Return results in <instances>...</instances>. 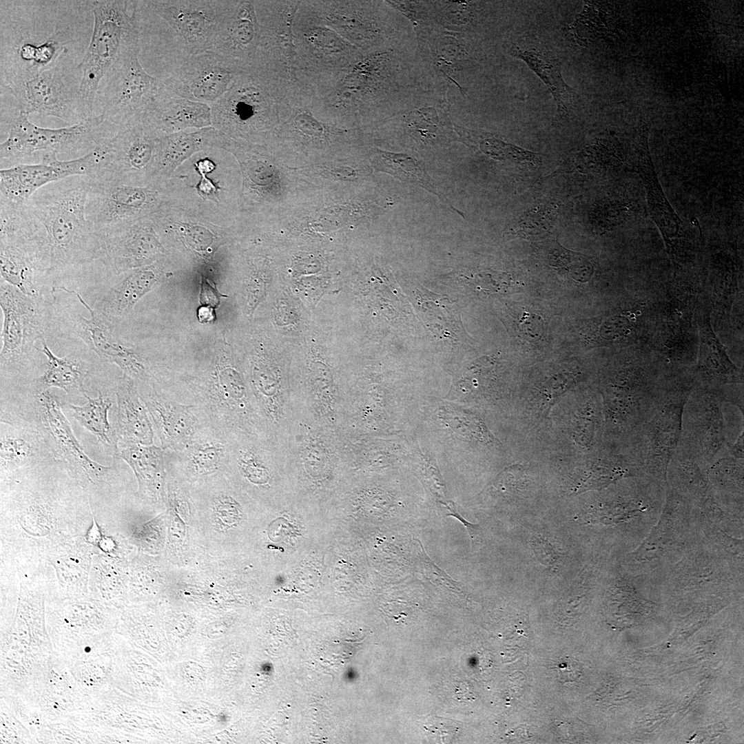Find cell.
<instances>
[{"label":"cell","instance_id":"44dd1931","mask_svg":"<svg viewBox=\"0 0 744 744\" xmlns=\"http://www.w3.org/2000/svg\"><path fill=\"white\" fill-rule=\"evenodd\" d=\"M227 458V434L211 426L203 430L182 450L165 451L168 469L192 479L225 473Z\"/></svg>","mask_w":744,"mask_h":744},{"label":"cell","instance_id":"d4e9b609","mask_svg":"<svg viewBox=\"0 0 744 744\" xmlns=\"http://www.w3.org/2000/svg\"><path fill=\"white\" fill-rule=\"evenodd\" d=\"M61 659L68 666L89 706L110 692L113 676L110 637Z\"/></svg>","mask_w":744,"mask_h":744},{"label":"cell","instance_id":"f35d334b","mask_svg":"<svg viewBox=\"0 0 744 744\" xmlns=\"http://www.w3.org/2000/svg\"><path fill=\"white\" fill-rule=\"evenodd\" d=\"M209 503L214 517L228 526L236 524L242 517L241 504L229 490L216 489L210 495Z\"/></svg>","mask_w":744,"mask_h":744},{"label":"cell","instance_id":"7402d4cb","mask_svg":"<svg viewBox=\"0 0 744 744\" xmlns=\"http://www.w3.org/2000/svg\"><path fill=\"white\" fill-rule=\"evenodd\" d=\"M509 54L524 61L543 81L555 101L559 116L574 115L579 97L576 91L564 80L561 63L543 43L528 37L511 43Z\"/></svg>","mask_w":744,"mask_h":744},{"label":"cell","instance_id":"60d3db41","mask_svg":"<svg viewBox=\"0 0 744 744\" xmlns=\"http://www.w3.org/2000/svg\"><path fill=\"white\" fill-rule=\"evenodd\" d=\"M601 327V336L607 340H614L623 336L629 330L630 323L624 316H614L605 322Z\"/></svg>","mask_w":744,"mask_h":744},{"label":"cell","instance_id":"f1b7e54d","mask_svg":"<svg viewBox=\"0 0 744 744\" xmlns=\"http://www.w3.org/2000/svg\"><path fill=\"white\" fill-rule=\"evenodd\" d=\"M635 172L643 184L649 214L660 230L670 255L674 258L687 238L686 225L668 202L648 154H641Z\"/></svg>","mask_w":744,"mask_h":744},{"label":"cell","instance_id":"30bf717a","mask_svg":"<svg viewBox=\"0 0 744 744\" xmlns=\"http://www.w3.org/2000/svg\"><path fill=\"white\" fill-rule=\"evenodd\" d=\"M690 381L673 382L651 417L630 442L626 451L642 472L666 475L681 437L685 404L692 391Z\"/></svg>","mask_w":744,"mask_h":744},{"label":"cell","instance_id":"d6986e66","mask_svg":"<svg viewBox=\"0 0 744 744\" xmlns=\"http://www.w3.org/2000/svg\"><path fill=\"white\" fill-rule=\"evenodd\" d=\"M89 178L85 214L102 231L125 222L147 209L152 202L149 190L125 185L121 179L106 174Z\"/></svg>","mask_w":744,"mask_h":744},{"label":"cell","instance_id":"6da1fadb","mask_svg":"<svg viewBox=\"0 0 744 744\" xmlns=\"http://www.w3.org/2000/svg\"><path fill=\"white\" fill-rule=\"evenodd\" d=\"M89 187L85 176L50 183L21 206L0 209V231L21 236L47 276L100 261L105 236L86 217Z\"/></svg>","mask_w":744,"mask_h":744},{"label":"cell","instance_id":"d590c367","mask_svg":"<svg viewBox=\"0 0 744 744\" xmlns=\"http://www.w3.org/2000/svg\"><path fill=\"white\" fill-rule=\"evenodd\" d=\"M374 163V167L378 171L389 173L402 180L417 183L440 196L425 170L409 156L378 150V157Z\"/></svg>","mask_w":744,"mask_h":744},{"label":"cell","instance_id":"4dcf8cb0","mask_svg":"<svg viewBox=\"0 0 744 744\" xmlns=\"http://www.w3.org/2000/svg\"><path fill=\"white\" fill-rule=\"evenodd\" d=\"M143 118L156 130L203 127L211 123V108L184 99L156 97Z\"/></svg>","mask_w":744,"mask_h":744},{"label":"cell","instance_id":"d6a6232c","mask_svg":"<svg viewBox=\"0 0 744 744\" xmlns=\"http://www.w3.org/2000/svg\"><path fill=\"white\" fill-rule=\"evenodd\" d=\"M46 446L39 431L1 423L0 460L1 471L18 468L45 457Z\"/></svg>","mask_w":744,"mask_h":744},{"label":"cell","instance_id":"2e32d148","mask_svg":"<svg viewBox=\"0 0 744 744\" xmlns=\"http://www.w3.org/2000/svg\"><path fill=\"white\" fill-rule=\"evenodd\" d=\"M58 289L74 294L90 312L89 318L77 313L72 314L70 324L73 332L92 351L103 361L116 364L123 375L134 380L137 386L148 385L154 382L156 372L142 353L118 342L112 335V330L99 320L79 293L64 287H58Z\"/></svg>","mask_w":744,"mask_h":744},{"label":"cell","instance_id":"ee69618b","mask_svg":"<svg viewBox=\"0 0 744 744\" xmlns=\"http://www.w3.org/2000/svg\"><path fill=\"white\" fill-rule=\"evenodd\" d=\"M214 308L209 306H203L198 311V317L201 322H209L212 321L214 318Z\"/></svg>","mask_w":744,"mask_h":744},{"label":"cell","instance_id":"e575fe53","mask_svg":"<svg viewBox=\"0 0 744 744\" xmlns=\"http://www.w3.org/2000/svg\"><path fill=\"white\" fill-rule=\"evenodd\" d=\"M83 395L87 399L85 404L80 406L67 404L66 408L81 426L94 435L101 444L118 454L117 437L108 417L112 406L111 398L101 391L96 397H90L85 393Z\"/></svg>","mask_w":744,"mask_h":744},{"label":"cell","instance_id":"7bdbcfd3","mask_svg":"<svg viewBox=\"0 0 744 744\" xmlns=\"http://www.w3.org/2000/svg\"><path fill=\"white\" fill-rule=\"evenodd\" d=\"M201 286V303L205 304V306H209L214 308V307L216 306L219 302L218 292L208 282V281L205 282L203 280Z\"/></svg>","mask_w":744,"mask_h":744},{"label":"cell","instance_id":"9a60e30c","mask_svg":"<svg viewBox=\"0 0 744 744\" xmlns=\"http://www.w3.org/2000/svg\"><path fill=\"white\" fill-rule=\"evenodd\" d=\"M41 435L54 459L64 463L82 482H105L111 467L92 459L76 439L58 397L48 390L36 395Z\"/></svg>","mask_w":744,"mask_h":744},{"label":"cell","instance_id":"4fadbf2b","mask_svg":"<svg viewBox=\"0 0 744 744\" xmlns=\"http://www.w3.org/2000/svg\"><path fill=\"white\" fill-rule=\"evenodd\" d=\"M244 71L238 63L207 51L192 56L162 80L157 97L184 99L211 107Z\"/></svg>","mask_w":744,"mask_h":744},{"label":"cell","instance_id":"7c38bea8","mask_svg":"<svg viewBox=\"0 0 744 744\" xmlns=\"http://www.w3.org/2000/svg\"><path fill=\"white\" fill-rule=\"evenodd\" d=\"M101 154L94 149L73 160L60 161L57 154L42 156L40 163H19L0 171V207L16 209L41 187L75 176H92L101 164Z\"/></svg>","mask_w":744,"mask_h":744},{"label":"cell","instance_id":"8fae6325","mask_svg":"<svg viewBox=\"0 0 744 744\" xmlns=\"http://www.w3.org/2000/svg\"><path fill=\"white\" fill-rule=\"evenodd\" d=\"M725 402L717 389L699 386L685 404L678 448L705 468L727 445Z\"/></svg>","mask_w":744,"mask_h":744},{"label":"cell","instance_id":"ac0fdd59","mask_svg":"<svg viewBox=\"0 0 744 744\" xmlns=\"http://www.w3.org/2000/svg\"><path fill=\"white\" fill-rule=\"evenodd\" d=\"M138 392L165 451L182 450L203 430L210 426L196 405L177 401L162 392L156 384Z\"/></svg>","mask_w":744,"mask_h":744},{"label":"cell","instance_id":"74e56055","mask_svg":"<svg viewBox=\"0 0 744 744\" xmlns=\"http://www.w3.org/2000/svg\"><path fill=\"white\" fill-rule=\"evenodd\" d=\"M208 135L205 131L180 132L165 138L160 145L163 160L174 162L189 156L204 145Z\"/></svg>","mask_w":744,"mask_h":744},{"label":"cell","instance_id":"7a4b0ae2","mask_svg":"<svg viewBox=\"0 0 744 744\" xmlns=\"http://www.w3.org/2000/svg\"><path fill=\"white\" fill-rule=\"evenodd\" d=\"M169 393L177 401L196 405L208 424L229 434L244 432L268 436L258 415L242 360L225 344L216 346L192 368L178 372Z\"/></svg>","mask_w":744,"mask_h":744},{"label":"cell","instance_id":"52a82bcc","mask_svg":"<svg viewBox=\"0 0 744 744\" xmlns=\"http://www.w3.org/2000/svg\"><path fill=\"white\" fill-rule=\"evenodd\" d=\"M140 52L139 42L121 55L100 82L94 107L112 127L141 118L158 96L162 80L144 69Z\"/></svg>","mask_w":744,"mask_h":744},{"label":"cell","instance_id":"b9f144b4","mask_svg":"<svg viewBox=\"0 0 744 744\" xmlns=\"http://www.w3.org/2000/svg\"><path fill=\"white\" fill-rule=\"evenodd\" d=\"M559 677L561 681L565 682L575 681L578 677V673L577 672L576 661L564 659L563 661L560 662L558 665Z\"/></svg>","mask_w":744,"mask_h":744},{"label":"cell","instance_id":"8992f818","mask_svg":"<svg viewBox=\"0 0 744 744\" xmlns=\"http://www.w3.org/2000/svg\"><path fill=\"white\" fill-rule=\"evenodd\" d=\"M62 55V54H61ZM50 68L35 72H14L4 86L13 95L20 113H32L78 123L89 118L80 86L78 67L72 72L60 63L61 56Z\"/></svg>","mask_w":744,"mask_h":744},{"label":"cell","instance_id":"f546056e","mask_svg":"<svg viewBox=\"0 0 744 744\" xmlns=\"http://www.w3.org/2000/svg\"><path fill=\"white\" fill-rule=\"evenodd\" d=\"M701 344L693 373L700 386L719 389L725 384H743V369L730 359L714 334L707 318L699 323Z\"/></svg>","mask_w":744,"mask_h":744},{"label":"cell","instance_id":"ba28073f","mask_svg":"<svg viewBox=\"0 0 744 744\" xmlns=\"http://www.w3.org/2000/svg\"><path fill=\"white\" fill-rule=\"evenodd\" d=\"M211 108V121L224 130L264 128L275 122L285 108L284 87L249 68L236 78Z\"/></svg>","mask_w":744,"mask_h":744},{"label":"cell","instance_id":"5b68a950","mask_svg":"<svg viewBox=\"0 0 744 744\" xmlns=\"http://www.w3.org/2000/svg\"><path fill=\"white\" fill-rule=\"evenodd\" d=\"M130 3L123 0L91 1L92 36L78 66L81 73L80 90L88 117L94 116L96 94L103 76L123 53L140 42L134 7L130 14Z\"/></svg>","mask_w":744,"mask_h":744},{"label":"cell","instance_id":"9c48e42d","mask_svg":"<svg viewBox=\"0 0 744 744\" xmlns=\"http://www.w3.org/2000/svg\"><path fill=\"white\" fill-rule=\"evenodd\" d=\"M101 115L66 127L45 128L29 121L23 113L16 116L8 130V138L0 144L1 162H19L28 158L49 154L93 150L105 134ZM40 159V161H41Z\"/></svg>","mask_w":744,"mask_h":744},{"label":"cell","instance_id":"ffe728a7","mask_svg":"<svg viewBox=\"0 0 744 744\" xmlns=\"http://www.w3.org/2000/svg\"><path fill=\"white\" fill-rule=\"evenodd\" d=\"M259 39L254 1L225 0L213 45L209 51L251 68Z\"/></svg>","mask_w":744,"mask_h":744},{"label":"cell","instance_id":"484cf974","mask_svg":"<svg viewBox=\"0 0 744 744\" xmlns=\"http://www.w3.org/2000/svg\"><path fill=\"white\" fill-rule=\"evenodd\" d=\"M159 280L154 266L135 269L98 298L92 309L99 320L113 330Z\"/></svg>","mask_w":744,"mask_h":744},{"label":"cell","instance_id":"836d02e7","mask_svg":"<svg viewBox=\"0 0 744 744\" xmlns=\"http://www.w3.org/2000/svg\"><path fill=\"white\" fill-rule=\"evenodd\" d=\"M118 455L134 471L140 492L146 497H154L164 475L165 451L153 444H134L121 447Z\"/></svg>","mask_w":744,"mask_h":744},{"label":"cell","instance_id":"603a6c76","mask_svg":"<svg viewBox=\"0 0 744 744\" xmlns=\"http://www.w3.org/2000/svg\"><path fill=\"white\" fill-rule=\"evenodd\" d=\"M121 223L103 230L105 251L100 260L114 273L147 264L156 257L158 244L147 225Z\"/></svg>","mask_w":744,"mask_h":744},{"label":"cell","instance_id":"277c9868","mask_svg":"<svg viewBox=\"0 0 744 744\" xmlns=\"http://www.w3.org/2000/svg\"><path fill=\"white\" fill-rule=\"evenodd\" d=\"M158 19L163 41V77L192 56L209 51L225 0L142 1Z\"/></svg>","mask_w":744,"mask_h":744},{"label":"cell","instance_id":"4316f807","mask_svg":"<svg viewBox=\"0 0 744 744\" xmlns=\"http://www.w3.org/2000/svg\"><path fill=\"white\" fill-rule=\"evenodd\" d=\"M1 280L23 293L41 298L47 277L25 241L19 236L0 232Z\"/></svg>","mask_w":744,"mask_h":744},{"label":"cell","instance_id":"3957f363","mask_svg":"<svg viewBox=\"0 0 744 744\" xmlns=\"http://www.w3.org/2000/svg\"><path fill=\"white\" fill-rule=\"evenodd\" d=\"M654 365L639 357L622 362L603 390L606 428L623 451L651 417L672 382L660 380Z\"/></svg>","mask_w":744,"mask_h":744},{"label":"cell","instance_id":"8d00e7d4","mask_svg":"<svg viewBox=\"0 0 744 744\" xmlns=\"http://www.w3.org/2000/svg\"><path fill=\"white\" fill-rule=\"evenodd\" d=\"M304 37L313 55L322 56L324 62L341 61L348 50L341 36L330 29L313 27L304 33Z\"/></svg>","mask_w":744,"mask_h":744},{"label":"cell","instance_id":"e0dca14e","mask_svg":"<svg viewBox=\"0 0 744 744\" xmlns=\"http://www.w3.org/2000/svg\"><path fill=\"white\" fill-rule=\"evenodd\" d=\"M225 473L259 490L272 486L276 471L285 465L279 440L265 435L234 432L227 434Z\"/></svg>","mask_w":744,"mask_h":744},{"label":"cell","instance_id":"1f68e13d","mask_svg":"<svg viewBox=\"0 0 744 744\" xmlns=\"http://www.w3.org/2000/svg\"><path fill=\"white\" fill-rule=\"evenodd\" d=\"M41 342L42 348H37V350L46 356L48 363L45 372L34 381L37 394L55 387L68 394L78 392L83 395L85 393L84 381L88 375L84 365L72 354L62 358L56 356L50 349L45 339Z\"/></svg>","mask_w":744,"mask_h":744},{"label":"cell","instance_id":"5bb4252c","mask_svg":"<svg viewBox=\"0 0 744 744\" xmlns=\"http://www.w3.org/2000/svg\"><path fill=\"white\" fill-rule=\"evenodd\" d=\"M41 298L28 296L3 280L0 282V306L3 322L0 353L1 370L29 360L35 342L44 339L45 328Z\"/></svg>","mask_w":744,"mask_h":744},{"label":"cell","instance_id":"cb8c5ba5","mask_svg":"<svg viewBox=\"0 0 744 744\" xmlns=\"http://www.w3.org/2000/svg\"><path fill=\"white\" fill-rule=\"evenodd\" d=\"M32 707L48 725L90 707L80 693L68 666L54 653L41 690Z\"/></svg>","mask_w":744,"mask_h":744},{"label":"cell","instance_id":"ab89813d","mask_svg":"<svg viewBox=\"0 0 744 744\" xmlns=\"http://www.w3.org/2000/svg\"><path fill=\"white\" fill-rule=\"evenodd\" d=\"M1 743H36L29 730L1 700Z\"/></svg>","mask_w":744,"mask_h":744},{"label":"cell","instance_id":"83f0119b","mask_svg":"<svg viewBox=\"0 0 744 744\" xmlns=\"http://www.w3.org/2000/svg\"><path fill=\"white\" fill-rule=\"evenodd\" d=\"M114 395L116 403L114 430L118 446L153 444L154 430L136 383L123 375Z\"/></svg>","mask_w":744,"mask_h":744}]
</instances>
